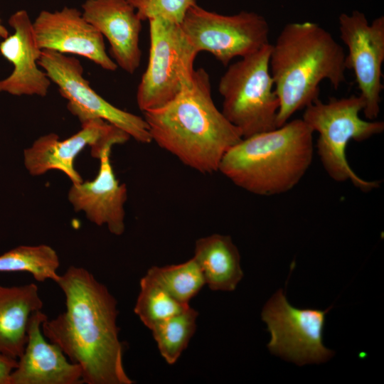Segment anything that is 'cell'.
<instances>
[{
  "mask_svg": "<svg viewBox=\"0 0 384 384\" xmlns=\"http://www.w3.org/2000/svg\"><path fill=\"white\" fill-rule=\"evenodd\" d=\"M43 306L36 284H0V353L17 360L21 356L27 341L29 319Z\"/></svg>",
  "mask_w": 384,
  "mask_h": 384,
  "instance_id": "cell-18",
  "label": "cell"
},
{
  "mask_svg": "<svg viewBox=\"0 0 384 384\" xmlns=\"http://www.w3.org/2000/svg\"><path fill=\"white\" fill-rule=\"evenodd\" d=\"M60 260L50 246L20 245L0 255V272H28L38 282L59 278Z\"/></svg>",
  "mask_w": 384,
  "mask_h": 384,
  "instance_id": "cell-20",
  "label": "cell"
},
{
  "mask_svg": "<svg viewBox=\"0 0 384 384\" xmlns=\"http://www.w3.org/2000/svg\"><path fill=\"white\" fill-rule=\"evenodd\" d=\"M340 38L348 48L345 64L353 70L360 95L365 102L363 110L370 120L378 117L381 102L382 65L384 61V16L370 23L366 15L353 11L338 17Z\"/></svg>",
  "mask_w": 384,
  "mask_h": 384,
  "instance_id": "cell-11",
  "label": "cell"
},
{
  "mask_svg": "<svg viewBox=\"0 0 384 384\" xmlns=\"http://www.w3.org/2000/svg\"><path fill=\"white\" fill-rule=\"evenodd\" d=\"M178 302L189 304L206 285L202 271L193 257L178 265L153 266L146 272Z\"/></svg>",
  "mask_w": 384,
  "mask_h": 384,
  "instance_id": "cell-23",
  "label": "cell"
},
{
  "mask_svg": "<svg viewBox=\"0 0 384 384\" xmlns=\"http://www.w3.org/2000/svg\"><path fill=\"white\" fill-rule=\"evenodd\" d=\"M271 43L230 65L218 91L221 110L242 138L277 128L278 97L270 70Z\"/></svg>",
  "mask_w": 384,
  "mask_h": 384,
  "instance_id": "cell-6",
  "label": "cell"
},
{
  "mask_svg": "<svg viewBox=\"0 0 384 384\" xmlns=\"http://www.w3.org/2000/svg\"><path fill=\"white\" fill-rule=\"evenodd\" d=\"M364 107L361 95L332 97L326 102L319 98L305 108L302 119L319 134L317 154L328 175L336 181H349L362 191L369 192L379 187L380 182L361 178L350 166L346 154L350 141L363 142L384 130L383 122L360 117Z\"/></svg>",
  "mask_w": 384,
  "mask_h": 384,
  "instance_id": "cell-5",
  "label": "cell"
},
{
  "mask_svg": "<svg viewBox=\"0 0 384 384\" xmlns=\"http://www.w3.org/2000/svg\"><path fill=\"white\" fill-rule=\"evenodd\" d=\"M142 21L162 18L181 23L196 0H127Z\"/></svg>",
  "mask_w": 384,
  "mask_h": 384,
  "instance_id": "cell-24",
  "label": "cell"
},
{
  "mask_svg": "<svg viewBox=\"0 0 384 384\" xmlns=\"http://www.w3.org/2000/svg\"><path fill=\"white\" fill-rule=\"evenodd\" d=\"M9 35L7 28L3 25L0 17V39H4Z\"/></svg>",
  "mask_w": 384,
  "mask_h": 384,
  "instance_id": "cell-26",
  "label": "cell"
},
{
  "mask_svg": "<svg viewBox=\"0 0 384 384\" xmlns=\"http://www.w3.org/2000/svg\"><path fill=\"white\" fill-rule=\"evenodd\" d=\"M82 14L110 44V54L117 65L129 74L142 60L139 36L142 21L127 0H86Z\"/></svg>",
  "mask_w": 384,
  "mask_h": 384,
  "instance_id": "cell-15",
  "label": "cell"
},
{
  "mask_svg": "<svg viewBox=\"0 0 384 384\" xmlns=\"http://www.w3.org/2000/svg\"><path fill=\"white\" fill-rule=\"evenodd\" d=\"M8 23L14 33L1 42L0 53L14 69L8 77L0 80V92L15 96H46L51 81L39 68L42 50L37 43L33 21L28 12L21 9L14 13Z\"/></svg>",
  "mask_w": 384,
  "mask_h": 384,
  "instance_id": "cell-14",
  "label": "cell"
},
{
  "mask_svg": "<svg viewBox=\"0 0 384 384\" xmlns=\"http://www.w3.org/2000/svg\"><path fill=\"white\" fill-rule=\"evenodd\" d=\"M193 257L213 291H234L243 277L238 249L229 235L215 233L198 239Z\"/></svg>",
  "mask_w": 384,
  "mask_h": 384,
  "instance_id": "cell-19",
  "label": "cell"
},
{
  "mask_svg": "<svg viewBox=\"0 0 384 384\" xmlns=\"http://www.w3.org/2000/svg\"><path fill=\"white\" fill-rule=\"evenodd\" d=\"M331 308H296L283 289H278L261 313L271 335L267 344L270 353L298 366L326 362L335 354L324 345L322 338L325 316Z\"/></svg>",
  "mask_w": 384,
  "mask_h": 384,
  "instance_id": "cell-9",
  "label": "cell"
},
{
  "mask_svg": "<svg viewBox=\"0 0 384 384\" xmlns=\"http://www.w3.org/2000/svg\"><path fill=\"white\" fill-rule=\"evenodd\" d=\"M149 23V61L137 91L142 112L164 105L193 85L198 54L180 23L162 18Z\"/></svg>",
  "mask_w": 384,
  "mask_h": 384,
  "instance_id": "cell-7",
  "label": "cell"
},
{
  "mask_svg": "<svg viewBox=\"0 0 384 384\" xmlns=\"http://www.w3.org/2000/svg\"><path fill=\"white\" fill-rule=\"evenodd\" d=\"M55 283L65 295V309L43 321L44 336L81 367L83 383L132 384L123 364L117 302L107 287L73 265Z\"/></svg>",
  "mask_w": 384,
  "mask_h": 384,
  "instance_id": "cell-1",
  "label": "cell"
},
{
  "mask_svg": "<svg viewBox=\"0 0 384 384\" xmlns=\"http://www.w3.org/2000/svg\"><path fill=\"white\" fill-rule=\"evenodd\" d=\"M39 48L84 57L107 71L118 66L107 53L102 34L73 7L41 11L33 21Z\"/></svg>",
  "mask_w": 384,
  "mask_h": 384,
  "instance_id": "cell-13",
  "label": "cell"
},
{
  "mask_svg": "<svg viewBox=\"0 0 384 384\" xmlns=\"http://www.w3.org/2000/svg\"><path fill=\"white\" fill-rule=\"evenodd\" d=\"M313 130L302 119L242 138L223 157L218 171L239 188L274 196L292 189L311 164Z\"/></svg>",
  "mask_w": 384,
  "mask_h": 384,
  "instance_id": "cell-4",
  "label": "cell"
},
{
  "mask_svg": "<svg viewBox=\"0 0 384 384\" xmlns=\"http://www.w3.org/2000/svg\"><path fill=\"white\" fill-rule=\"evenodd\" d=\"M180 25L198 53L208 52L224 66L270 43L268 22L255 12L223 15L196 4L187 11Z\"/></svg>",
  "mask_w": 384,
  "mask_h": 384,
  "instance_id": "cell-8",
  "label": "cell"
},
{
  "mask_svg": "<svg viewBox=\"0 0 384 384\" xmlns=\"http://www.w3.org/2000/svg\"><path fill=\"white\" fill-rule=\"evenodd\" d=\"M38 65L58 87L60 95L68 101V110L81 124L101 119L121 129L139 143L152 142L144 117L114 106L97 93L84 78L83 68L77 58L43 50Z\"/></svg>",
  "mask_w": 384,
  "mask_h": 384,
  "instance_id": "cell-10",
  "label": "cell"
},
{
  "mask_svg": "<svg viewBox=\"0 0 384 384\" xmlns=\"http://www.w3.org/2000/svg\"><path fill=\"white\" fill-rule=\"evenodd\" d=\"M143 114L151 141L202 174L218 171L224 155L242 139L213 102L203 68L195 70L189 88Z\"/></svg>",
  "mask_w": 384,
  "mask_h": 384,
  "instance_id": "cell-2",
  "label": "cell"
},
{
  "mask_svg": "<svg viewBox=\"0 0 384 384\" xmlns=\"http://www.w3.org/2000/svg\"><path fill=\"white\" fill-rule=\"evenodd\" d=\"M80 130L60 140L58 134L50 133L38 138L23 151V162L31 176H41L50 170L64 173L72 183L83 181L75 169L74 161L86 146H90L92 157L100 159L107 149L127 142L131 137L109 122L94 119L82 123Z\"/></svg>",
  "mask_w": 384,
  "mask_h": 384,
  "instance_id": "cell-12",
  "label": "cell"
},
{
  "mask_svg": "<svg viewBox=\"0 0 384 384\" xmlns=\"http://www.w3.org/2000/svg\"><path fill=\"white\" fill-rule=\"evenodd\" d=\"M110 153L111 149H107L100 157L96 177L90 181L72 183L68 197L75 211L84 212L90 222L98 226L106 225L112 234L121 235L125 229L127 189L115 176Z\"/></svg>",
  "mask_w": 384,
  "mask_h": 384,
  "instance_id": "cell-17",
  "label": "cell"
},
{
  "mask_svg": "<svg viewBox=\"0 0 384 384\" xmlns=\"http://www.w3.org/2000/svg\"><path fill=\"white\" fill-rule=\"evenodd\" d=\"M271 45L270 70L279 102L277 127L319 98L322 80L335 90L346 81L343 48L316 23H287Z\"/></svg>",
  "mask_w": 384,
  "mask_h": 384,
  "instance_id": "cell-3",
  "label": "cell"
},
{
  "mask_svg": "<svg viewBox=\"0 0 384 384\" xmlns=\"http://www.w3.org/2000/svg\"><path fill=\"white\" fill-rule=\"evenodd\" d=\"M139 286L134 311L150 330L157 324L190 306L175 299L148 274L140 279Z\"/></svg>",
  "mask_w": 384,
  "mask_h": 384,
  "instance_id": "cell-22",
  "label": "cell"
},
{
  "mask_svg": "<svg viewBox=\"0 0 384 384\" xmlns=\"http://www.w3.org/2000/svg\"><path fill=\"white\" fill-rule=\"evenodd\" d=\"M17 366V359L0 353V384H9V377Z\"/></svg>",
  "mask_w": 384,
  "mask_h": 384,
  "instance_id": "cell-25",
  "label": "cell"
},
{
  "mask_svg": "<svg viewBox=\"0 0 384 384\" xmlns=\"http://www.w3.org/2000/svg\"><path fill=\"white\" fill-rule=\"evenodd\" d=\"M47 319L41 310L31 316L26 344L9 384L83 383L81 367L69 362L57 344L45 339L41 325Z\"/></svg>",
  "mask_w": 384,
  "mask_h": 384,
  "instance_id": "cell-16",
  "label": "cell"
},
{
  "mask_svg": "<svg viewBox=\"0 0 384 384\" xmlns=\"http://www.w3.org/2000/svg\"><path fill=\"white\" fill-rule=\"evenodd\" d=\"M198 312L191 306L157 324L151 329L161 356L169 365L176 363L196 329Z\"/></svg>",
  "mask_w": 384,
  "mask_h": 384,
  "instance_id": "cell-21",
  "label": "cell"
}]
</instances>
